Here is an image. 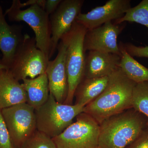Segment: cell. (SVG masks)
I'll return each mask as SVG.
<instances>
[{
  "label": "cell",
  "mask_w": 148,
  "mask_h": 148,
  "mask_svg": "<svg viewBox=\"0 0 148 148\" xmlns=\"http://www.w3.org/2000/svg\"><path fill=\"white\" fill-rule=\"evenodd\" d=\"M136 84L119 68L109 76L104 91L84 107V112L100 124L110 117L132 108V93Z\"/></svg>",
  "instance_id": "1"
},
{
  "label": "cell",
  "mask_w": 148,
  "mask_h": 148,
  "mask_svg": "<svg viewBox=\"0 0 148 148\" xmlns=\"http://www.w3.org/2000/svg\"><path fill=\"white\" fill-rule=\"evenodd\" d=\"M148 127L145 116L133 108L112 116L100 124V148H125Z\"/></svg>",
  "instance_id": "2"
},
{
  "label": "cell",
  "mask_w": 148,
  "mask_h": 148,
  "mask_svg": "<svg viewBox=\"0 0 148 148\" xmlns=\"http://www.w3.org/2000/svg\"><path fill=\"white\" fill-rule=\"evenodd\" d=\"M84 107L77 104L67 105L57 102L49 92L47 101L35 109L38 131L51 138L64 132L73 123Z\"/></svg>",
  "instance_id": "3"
},
{
  "label": "cell",
  "mask_w": 148,
  "mask_h": 148,
  "mask_svg": "<svg viewBox=\"0 0 148 148\" xmlns=\"http://www.w3.org/2000/svg\"><path fill=\"white\" fill-rule=\"evenodd\" d=\"M87 29L75 21L71 29L61 38L66 46V66L68 93L64 104L73 105L77 87L84 77L85 54L84 40Z\"/></svg>",
  "instance_id": "4"
},
{
  "label": "cell",
  "mask_w": 148,
  "mask_h": 148,
  "mask_svg": "<svg viewBox=\"0 0 148 148\" xmlns=\"http://www.w3.org/2000/svg\"><path fill=\"white\" fill-rule=\"evenodd\" d=\"M21 3L19 0H13L10 7L5 11V15H7L10 21L27 23L34 32L37 47L49 58L51 47L49 15L37 4L22 10Z\"/></svg>",
  "instance_id": "5"
},
{
  "label": "cell",
  "mask_w": 148,
  "mask_h": 148,
  "mask_svg": "<svg viewBox=\"0 0 148 148\" xmlns=\"http://www.w3.org/2000/svg\"><path fill=\"white\" fill-rule=\"evenodd\" d=\"M49 58L37 47L34 37L24 35L8 69L18 81L34 79L45 73Z\"/></svg>",
  "instance_id": "6"
},
{
  "label": "cell",
  "mask_w": 148,
  "mask_h": 148,
  "mask_svg": "<svg viewBox=\"0 0 148 148\" xmlns=\"http://www.w3.org/2000/svg\"><path fill=\"white\" fill-rule=\"evenodd\" d=\"M99 135L100 124L83 112L64 132L52 139L57 148H100Z\"/></svg>",
  "instance_id": "7"
},
{
  "label": "cell",
  "mask_w": 148,
  "mask_h": 148,
  "mask_svg": "<svg viewBox=\"0 0 148 148\" xmlns=\"http://www.w3.org/2000/svg\"><path fill=\"white\" fill-rule=\"evenodd\" d=\"M35 110L27 103L1 110L15 148H20L37 130Z\"/></svg>",
  "instance_id": "8"
},
{
  "label": "cell",
  "mask_w": 148,
  "mask_h": 148,
  "mask_svg": "<svg viewBox=\"0 0 148 148\" xmlns=\"http://www.w3.org/2000/svg\"><path fill=\"white\" fill-rule=\"evenodd\" d=\"M83 0H64L56 10L49 15L51 30V47L49 59L57 50L59 41L65 34L69 32L81 13Z\"/></svg>",
  "instance_id": "9"
},
{
  "label": "cell",
  "mask_w": 148,
  "mask_h": 148,
  "mask_svg": "<svg viewBox=\"0 0 148 148\" xmlns=\"http://www.w3.org/2000/svg\"><path fill=\"white\" fill-rule=\"evenodd\" d=\"M125 26V22L116 24L114 21H111L95 29L87 30L84 40L85 53L97 51L121 56L117 39Z\"/></svg>",
  "instance_id": "10"
},
{
  "label": "cell",
  "mask_w": 148,
  "mask_h": 148,
  "mask_svg": "<svg viewBox=\"0 0 148 148\" xmlns=\"http://www.w3.org/2000/svg\"><path fill=\"white\" fill-rule=\"evenodd\" d=\"M130 0H110L104 5L95 8L86 14L80 13L76 22L87 30L114 21L124 16L131 7Z\"/></svg>",
  "instance_id": "11"
},
{
  "label": "cell",
  "mask_w": 148,
  "mask_h": 148,
  "mask_svg": "<svg viewBox=\"0 0 148 148\" xmlns=\"http://www.w3.org/2000/svg\"><path fill=\"white\" fill-rule=\"evenodd\" d=\"M58 53L53 61H49L45 73L48 80L49 92L57 102L64 103L68 93V82L66 66V46L60 40Z\"/></svg>",
  "instance_id": "12"
},
{
  "label": "cell",
  "mask_w": 148,
  "mask_h": 148,
  "mask_svg": "<svg viewBox=\"0 0 148 148\" xmlns=\"http://www.w3.org/2000/svg\"><path fill=\"white\" fill-rule=\"evenodd\" d=\"M22 26L8 24L0 6V50L2 53L1 62L8 69L18 48L24 39Z\"/></svg>",
  "instance_id": "13"
},
{
  "label": "cell",
  "mask_w": 148,
  "mask_h": 148,
  "mask_svg": "<svg viewBox=\"0 0 148 148\" xmlns=\"http://www.w3.org/2000/svg\"><path fill=\"white\" fill-rule=\"evenodd\" d=\"M121 56L114 53L97 51L85 54L84 77L86 78L109 76L119 68Z\"/></svg>",
  "instance_id": "14"
},
{
  "label": "cell",
  "mask_w": 148,
  "mask_h": 148,
  "mask_svg": "<svg viewBox=\"0 0 148 148\" xmlns=\"http://www.w3.org/2000/svg\"><path fill=\"white\" fill-rule=\"evenodd\" d=\"M26 91L8 69L0 71V110L27 103Z\"/></svg>",
  "instance_id": "15"
},
{
  "label": "cell",
  "mask_w": 148,
  "mask_h": 148,
  "mask_svg": "<svg viewBox=\"0 0 148 148\" xmlns=\"http://www.w3.org/2000/svg\"><path fill=\"white\" fill-rule=\"evenodd\" d=\"M21 85L27 95V103L35 109L45 103L49 94L48 80L46 73L34 79H23Z\"/></svg>",
  "instance_id": "16"
},
{
  "label": "cell",
  "mask_w": 148,
  "mask_h": 148,
  "mask_svg": "<svg viewBox=\"0 0 148 148\" xmlns=\"http://www.w3.org/2000/svg\"><path fill=\"white\" fill-rule=\"evenodd\" d=\"M109 76L84 78L78 86L75 93V104L85 107L97 98L107 87Z\"/></svg>",
  "instance_id": "17"
},
{
  "label": "cell",
  "mask_w": 148,
  "mask_h": 148,
  "mask_svg": "<svg viewBox=\"0 0 148 148\" xmlns=\"http://www.w3.org/2000/svg\"><path fill=\"white\" fill-rule=\"evenodd\" d=\"M121 53L119 68L126 76L136 84L148 82V69L129 55L121 45L119 44Z\"/></svg>",
  "instance_id": "18"
},
{
  "label": "cell",
  "mask_w": 148,
  "mask_h": 148,
  "mask_svg": "<svg viewBox=\"0 0 148 148\" xmlns=\"http://www.w3.org/2000/svg\"><path fill=\"white\" fill-rule=\"evenodd\" d=\"M126 21L136 22L148 29V0H143L136 6L130 8L121 18L115 20L116 24Z\"/></svg>",
  "instance_id": "19"
},
{
  "label": "cell",
  "mask_w": 148,
  "mask_h": 148,
  "mask_svg": "<svg viewBox=\"0 0 148 148\" xmlns=\"http://www.w3.org/2000/svg\"><path fill=\"white\" fill-rule=\"evenodd\" d=\"M132 108L146 116L148 127V82L135 85L132 93Z\"/></svg>",
  "instance_id": "20"
},
{
  "label": "cell",
  "mask_w": 148,
  "mask_h": 148,
  "mask_svg": "<svg viewBox=\"0 0 148 148\" xmlns=\"http://www.w3.org/2000/svg\"><path fill=\"white\" fill-rule=\"evenodd\" d=\"M20 148H57L52 138L36 130Z\"/></svg>",
  "instance_id": "21"
},
{
  "label": "cell",
  "mask_w": 148,
  "mask_h": 148,
  "mask_svg": "<svg viewBox=\"0 0 148 148\" xmlns=\"http://www.w3.org/2000/svg\"><path fill=\"white\" fill-rule=\"evenodd\" d=\"M0 148H15L0 110Z\"/></svg>",
  "instance_id": "22"
},
{
  "label": "cell",
  "mask_w": 148,
  "mask_h": 148,
  "mask_svg": "<svg viewBox=\"0 0 148 148\" xmlns=\"http://www.w3.org/2000/svg\"><path fill=\"white\" fill-rule=\"evenodd\" d=\"M120 44L130 55L132 57L148 58V46H137L130 43L120 42Z\"/></svg>",
  "instance_id": "23"
},
{
  "label": "cell",
  "mask_w": 148,
  "mask_h": 148,
  "mask_svg": "<svg viewBox=\"0 0 148 148\" xmlns=\"http://www.w3.org/2000/svg\"><path fill=\"white\" fill-rule=\"evenodd\" d=\"M125 148H148V127Z\"/></svg>",
  "instance_id": "24"
},
{
  "label": "cell",
  "mask_w": 148,
  "mask_h": 148,
  "mask_svg": "<svg viewBox=\"0 0 148 148\" xmlns=\"http://www.w3.org/2000/svg\"><path fill=\"white\" fill-rule=\"evenodd\" d=\"M62 0H46L44 10L48 15H50L58 7Z\"/></svg>",
  "instance_id": "25"
},
{
  "label": "cell",
  "mask_w": 148,
  "mask_h": 148,
  "mask_svg": "<svg viewBox=\"0 0 148 148\" xmlns=\"http://www.w3.org/2000/svg\"><path fill=\"white\" fill-rule=\"evenodd\" d=\"M45 1L46 0H29L26 2L21 3V6L22 8H23L27 6H31L32 5L37 4L44 10Z\"/></svg>",
  "instance_id": "26"
},
{
  "label": "cell",
  "mask_w": 148,
  "mask_h": 148,
  "mask_svg": "<svg viewBox=\"0 0 148 148\" xmlns=\"http://www.w3.org/2000/svg\"><path fill=\"white\" fill-rule=\"evenodd\" d=\"M3 69H7V68H6L5 66L4 65H3L2 64L1 59H0V71H1Z\"/></svg>",
  "instance_id": "27"
}]
</instances>
